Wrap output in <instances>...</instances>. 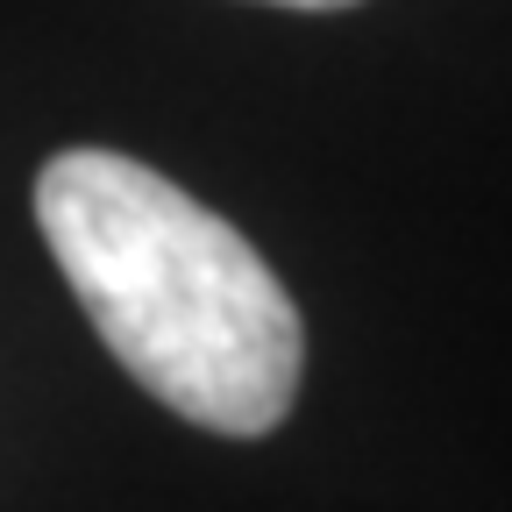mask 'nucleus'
I'll return each mask as SVG.
<instances>
[{
    "mask_svg": "<svg viewBox=\"0 0 512 512\" xmlns=\"http://www.w3.org/2000/svg\"><path fill=\"white\" fill-rule=\"evenodd\" d=\"M264 8H306V15H335V8H356V0H264Z\"/></svg>",
    "mask_w": 512,
    "mask_h": 512,
    "instance_id": "obj_2",
    "label": "nucleus"
},
{
    "mask_svg": "<svg viewBox=\"0 0 512 512\" xmlns=\"http://www.w3.org/2000/svg\"><path fill=\"white\" fill-rule=\"evenodd\" d=\"M36 228L72 299L150 399L207 434H271L292 413L306 328L278 271L164 171L121 150H57Z\"/></svg>",
    "mask_w": 512,
    "mask_h": 512,
    "instance_id": "obj_1",
    "label": "nucleus"
}]
</instances>
